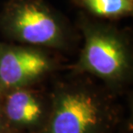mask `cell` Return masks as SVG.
<instances>
[{
    "label": "cell",
    "instance_id": "cell-6",
    "mask_svg": "<svg viewBox=\"0 0 133 133\" xmlns=\"http://www.w3.org/2000/svg\"><path fill=\"white\" fill-rule=\"evenodd\" d=\"M82 13L95 19L114 22L131 17L133 0H71Z\"/></svg>",
    "mask_w": 133,
    "mask_h": 133
},
{
    "label": "cell",
    "instance_id": "cell-3",
    "mask_svg": "<svg viewBox=\"0 0 133 133\" xmlns=\"http://www.w3.org/2000/svg\"><path fill=\"white\" fill-rule=\"evenodd\" d=\"M0 34L7 42L71 52L81 36L76 27L46 0H7L0 10Z\"/></svg>",
    "mask_w": 133,
    "mask_h": 133
},
{
    "label": "cell",
    "instance_id": "cell-8",
    "mask_svg": "<svg viewBox=\"0 0 133 133\" xmlns=\"http://www.w3.org/2000/svg\"><path fill=\"white\" fill-rule=\"evenodd\" d=\"M124 117H125V116H124ZM116 133H124V121H123V123H122L121 126L119 127L118 131H117Z\"/></svg>",
    "mask_w": 133,
    "mask_h": 133
},
{
    "label": "cell",
    "instance_id": "cell-1",
    "mask_svg": "<svg viewBox=\"0 0 133 133\" xmlns=\"http://www.w3.org/2000/svg\"><path fill=\"white\" fill-rule=\"evenodd\" d=\"M49 90L51 111L41 133H116L123 123L121 96L94 78L69 73Z\"/></svg>",
    "mask_w": 133,
    "mask_h": 133
},
{
    "label": "cell",
    "instance_id": "cell-7",
    "mask_svg": "<svg viewBox=\"0 0 133 133\" xmlns=\"http://www.w3.org/2000/svg\"><path fill=\"white\" fill-rule=\"evenodd\" d=\"M0 133H12L9 126H8L6 119H5L1 105V100H0Z\"/></svg>",
    "mask_w": 133,
    "mask_h": 133
},
{
    "label": "cell",
    "instance_id": "cell-5",
    "mask_svg": "<svg viewBox=\"0 0 133 133\" xmlns=\"http://www.w3.org/2000/svg\"><path fill=\"white\" fill-rule=\"evenodd\" d=\"M8 126L12 133H41L51 111L50 90L42 86L17 88L0 96Z\"/></svg>",
    "mask_w": 133,
    "mask_h": 133
},
{
    "label": "cell",
    "instance_id": "cell-4",
    "mask_svg": "<svg viewBox=\"0 0 133 133\" xmlns=\"http://www.w3.org/2000/svg\"><path fill=\"white\" fill-rule=\"evenodd\" d=\"M63 68L56 52L0 42V96L17 88L42 86Z\"/></svg>",
    "mask_w": 133,
    "mask_h": 133
},
{
    "label": "cell",
    "instance_id": "cell-2",
    "mask_svg": "<svg viewBox=\"0 0 133 133\" xmlns=\"http://www.w3.org/2000/svg\"><path fill=\"white\" fill-rule=\"evenodd\" d=\"M76 29L83 41L79 56L66 66L77 75L94 78L118 96L133 81V49L130 34L111 22L81 13Z\"/></svg>",
    "mask_w": 133,
    "mask_h": 133
}]
</instances>
